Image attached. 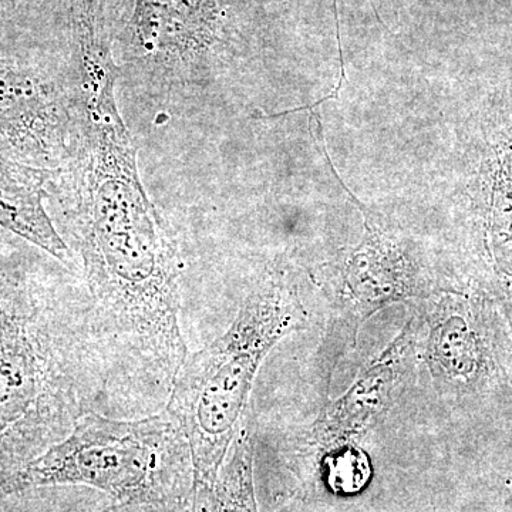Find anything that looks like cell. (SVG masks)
Segmentation results:
<instances>
[{
	"label": "cell",
	"mask_w": 512,
	"mask_h": 512,
	"mask_svg": "<svg viewBox=\"0 0 512 512\" xmlns=\"http://www.w3.org/2000/svg\"><path fill=\"white\" fill-rule=\"evenodd\" d=\"M53 174L55 170L32 167L0 154V228L69 265L72 249L45 205Z\"/></svg>",
	"instance_id": "obj_10"
},
{
	"label": "cell",
	"mask_w": 512,
	"mask_h": 512,
	"mask_svg": "<svg viewBox=\"0 0 512 512\" xmlns=\"http://www.w3.org/2000/svg\"><path fill=\"white\" fill-rule=\"evenodd\" d=\"M247 416L217 478L192 490L187 512H259L254 481V424Z\"/></svg>",
	"instance_id": "obj_11"
},
{
	"label": "cell",
	"mask_w": 512,
	"mask_h": 512,
	"mask_svg": "<svg viewBox=\"0 0 512 512\" xmlns=\"http://www.w3.org/2000/svg\"><path fill=\"white\" fill-rule=\"evenodd\" d=\"M318 131L330 170L362 212L365 228L359 244L342 249L332 261L319 268V284L330 301L355 323L357 330L367 319L394 303L431 299L456 289L457 286L443 285L434 278L420 245L400 225L370 210L349 191L330 163L322 127Z\"/></svg>",
	"instance_id": "obj_6"
},
{
	"label": "cell",
	"mask_w": 512,
	"mask_h": 512,
	"mask_svg": "<svg viewBox=\"0 0 512 512\" xmlns=\"http://www.w3.org/2000/svg\"><path fill=\"white\" fill-rule=\"evenodd\" d=\"M40 485H84L124 508L187 512L194 467L187 437L167 410L134 420L89 412L0 485V497Z\"/></svg>",
	"instance_id": "obj_4"
},
{
	"label": "cell",
	"mask_w": 512,
	"mask_h": 512,
	"mask_svg": "<svg viewBox=\"0 0 512 512\" xmlns=\"http://www.w3.org/2000/svg\"><path fill=\"white\" fill-rule=\"evenodd\" d=\"M0 512H127L110 495L84 485H40L0 497Z\"/></svg>",
	"instance_id": "obj_12"
},
{
	"label": "cell",
	"mask_w": 512,
	"mask_h": 512,
	"mask_svg": "<svg viewBox=\"0 0 512 512\" xmlns=\"http://www.w3.org/2000/svg\"><path fill=\"white\" fill-rule=\"evenodd\" d=\"M32 2L35 0H0V10H15Z\"/></svg>",
	"instance_id": "obj_14"
},
{
	"label": "cell",
	"mask_w": 512,
	"mask_h": 512,
	"mask_svg": "<svg viewBox=\"0 0 512 512\" xmlns=\"http://www.w3.org/2000/svg\"><path fill=\"white\" fill-rule=\"evenodd\" d=\"M504 491L505 495H507L508 503L512 505V476L505 478Z\"/></svg>",
	"instance_id": "obj_15"
},
{
	"label": "cell",
	"mask_w": 512,
	"mask_h": 512,
	"mask_svg": "<svg viewBox=\"0 0 512 512\" xmlns=\"http://www.w3.org/2000/svg\"><path fill=\"white\" fill-rule=\"evenodd\" d=\"M76 140L74 92L36 64L0 57V154L32 167L57 170Z\"/></svg>",
	"instance_id": "obj_8"
},
{
	"label": "cell",
	"mask_w": 512,
	"mask_h": 512,
	"mask_svg": "<svg viewBox=\"0 0 512 512\" xmlns=\"http://www.w3.org/2000/svg\"><path fill=\"white\" fill-rule=\"evenodd\" d=\"M116 84L113 74H99L77 86L76 140L63 165L72 192L64 225L82 261L109 387L113 376L128 377L156 399H168L188 356L180 326L181 261L141 183Z\"/></svg>",
	"instance_id": "obj_1"
},
{
	"label": "cell",
	"mask_w": 512,
	"mask_h": 512,
	"mask_svg": "<svg viewBox=\"0 0 512 512\" xmlns=\"http://www.w3.org/2000/svg\"><path fill=\"white\" fill-rule=\"evenodd\" d=\"M470 278V276H468ZM426 313L423 359L437 387L456 397L490 393L507 382L503 318L470 278L467 288L434 296ZM512 339V338H511Z\"/></svg>",
	"instance_id": "obj_7"
},
{
	"label": "cell",
	"mask_w": 512,
	"mask_h": 512,
	"mask_svg": "<svg viewBox=\"0 0 512 512\" xmlns=\"http://www.w3.org/2000/svg\"><path fill=\"white\" fill-rule=\"evenodd\" d=\"M461 221L470 278L495 303L512 338V107L494 94L467 121Z\"/></svg>",
	"instance_id": "obj_5"
},
{
	"label": "cell",
	"mask_w": 512,
	"mask_h": 512,
	"mask_svg": "<svg viewBox=\"0 0 512 512\" xmlns=\"http://www.w3.org/2000/svg\"><path fill=\"white\" fill-rule=\"evenodd\" d=\"M417 342L416 318L357 376L340 399L329 403L312 426L311 437L326 448H340L362 436L393 399L409 370Z\"/></svg>",
	"instance_id": "obj_9"
},
{
	"label": "cell",
	"mask_w": 512,
	"mask_h": 512,
	"mask_svg": "<svg viewBox=\"0 0 512 512\" xmlns=\"http://www.w3.org/2000/svg\"><path fill=\"white\" fill-rule=\"evenodd\" d=\"M306 319L295 275L278 262L266 269L227 332L187 356L164 409L187 437L194 487L217 478L247 419L259 367L282 339L305 326Z\"/></svg>",
	"instance_id": "obj_3"
},
{
	"label": "cell",
	"mask_w": 512,
	"mask_h": 512,
	"mask_svg": "<svg viewBox=\"0 0 512 512\" xmlns=\"http://www.w3.org/2000/svg\"><path fill=\"white\" fill-rule=\"evenodd\" d=\"M332 10H333V18H335V25H336V39H338L340 74H339L338 84H336L335 90H333V92L330 93V96H332L333 99H339V94H340V92H342V89H343V83H345V80H346V67H345V56H343L342 36H340L338 0H332Z\"/></svg>",
	"instance_id": "obj_13"
},
{
	"label": "cell",
	"mask_w": 512,
	"mask_h": 512,
	"mask_svg": "<svg viewBox=\"0 0 512 512\" xmlns=\"http://www.w3.org/2000/svg\"><path fill=\"white\" fill-rule=\"evenodd\" d=\"M56 261L0 228V485L109 389L90 301Z\"/></svg>",
	"instance_id": "obj_2"
},
{
	"label": "cell",
	"mask_w": 512,
	"mask_h": 512,
	"mask_svg": "<svg viewBox=\"0 0 512 512\" xmlns=\"http://www.w3.org/2000/svg\"><path fill=\"white\" fill-rule=\"evenodd\" d=\"M127 512H170V511H161V510H150V508H138V510H134V508H126Z\"/></svg>",
	"instance_id": "obj_16"
}]
</instances>
